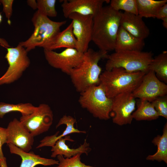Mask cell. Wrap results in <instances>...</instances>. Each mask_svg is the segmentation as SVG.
<instances>
[{
    "instance_id": "obj_1",
    "label": "cell",
    "mask_w": 167,
    "mask_h": 167,
    "mask_svg": "<svg viewBox=\"0 0 167 167\" xmlns=\"http://www.w3.org/2000/svg\"><path fill=\"white\" fill-rule=\"evenodd\" d=\"M121 15L109 5L103 6L93 16L92 41L99 50H114Z\"/></svg>"
},
{
    "instance_id": "obj_2",
    "label": "cell",
    "mask_w": 167,
    "mask_h": 167,
    "mask_svg": "<svg viewBox=\"0 0 167 167\" xmlns=\"http://www.w3.org/2000/svg\"><path fill=\"white\" fill-rule=\"evenodd\" d=\"M108 55L106 52L92 49L84 53L82 62L72 69L69 75L77 92L81 93L89 87L99 84L102 69L98 63L102 59H107Z\"/></svg>"
},
{
    "instance_id": "obj_3",
    "label": "cell",
    "mask_w": 167,
    "mask_h": 167,
    "mask_svg": "<svg viewBox=\"0 0 167 167\" xmlns=\"http://www.w3.org/2000/svg\"><path fill=\"white\" fill-rule=\"evenodd\" d=\"M146 73L128 72L122 68L114 67L101 73L99 84L104 88L107 96L113 98L122 93L133 92Z\"/></svg>"
},
{
    "instance_id": "obj_4",
    "label": "cell",
    "mask_w": 167,
    "mask_h": 167,
    "mask_svg": "<svg viewBox=\"0 0 167 167\" xmlns=\"http://www.w3.org/2000/svg\"><path fill=\"white\" fill-rule=\"evenodd\" d=\"M32 21L34 28L33 33L28 39L19 43L28 52L36 47L43 48L60 31L61 27L66 22V20H51L37 11L33 14Z\"/></svg>"
},
{
    "instance_id": "obj_5",
    "label": "cell",
    "mask_w": 167,
    "mask_h": 167,
    "mask_svg": "<svg viewBox=\"0 0 167 167\" xmlns=\"http://www.w3.org/2000/svg\"><path fill=\"white\" fill-rule=\"evenodd\" d=\"M151 52L122 51L109 55L105 65V70L121 67L128 72L147 73L153 58Z\"/></svg>"
},
{
    "instance_id": "obj_6",
    "label": "cell",
    "mask_w": 167,
    "mask_h": 167,
    "mask_svg": "<svg viewBox=\"0 0 167 167\" xmlns=\"http://www.w3.org/2000/svg\"><path fill=\"white\" fill-rule=\"evenodd\" d=\"M79 102L93 117L101 120L110 118L113 99L108 97L100 84L91 86L80 93Z\"/></svg>"
},
{
    "instance_id": "obj_7",
    "label": "cell",
    "mask_w": 167,
    "mask_h": 167,
    "mask_svg": "<svg viewBox=\"0 0 167 167\" xmlns=\"http://www.w3.org/2000/svg\"><path fill=\"white\" fill-rule=\"evenodd\" d=\"M6 49L7 53L5 58L9 66L6 72L0 77V85L11 84L18 80L30 64L28 52L19 44L16 47Z\"/></svg>"
},
{
    "instance_id": "obj_8",
    "label": "cell",
    "mask_w": 167,
    "mask_h": 167,
    "mask_svg": "<svg viewBox=\"0 0 167 167\" xmlns=\"http://www.w3.org/2000/svg\"><path fill=\"white\" fill-rule=\"evenodd\" d=\"M53 113L48 105L40 104L31 113L21 116L20 121L34 137L48 131L53 120Z\"/></svg>"
},
{
    "instance_id": "obj_9",
    "label": "cell",
    "mask_w": 167,
    "mask_h": 167,
    "mask_svg": "<svg viewBox=\"0 0 167 167\" xmlns=\"http://www.w3.org/2000/svg\"><path fill=\"white\" fill-rule=\"evenodd\" d=\"M45 58L52 67L69 75L72 69L83 61L84 53L75 48H66L61 52L44 49Z\"/></svg>"
},
{
    "instance_id": "obj_10",
    "label": "cell",
    "mask_w": 167,
    "mask_h": 167,
    "mask_svg": "<svg viewBox=\"0 0 167 167\" xmlns=\"http://www.w3.org/2000/svg\"><path fill=\"white\" fill-rule=\"evenodd\" d=\"M112 99L111 113L113 122L121 126L131 124L136 102L132 92L122 93Z\"/></svg>"
},
{
    "instance_id": "obj_11",
    "label": "cell",
    "mask_w": 167,
    "mask_h": 167,
    "mask_svg": "<svg viewBox=\"0 0 167 167\" xmlns=\"http://www.w3.org/2000/svg\"><path fill=\"white\" fill-rule=\"evenodd\" d=\"M93 16L73 13L68 17L72 20L73 32L77 41L76 49L83 53L88 49L92 41Z\"/></svg>"
},
{
    "instance_id": "obj_12",
    "label": "cell",
    "mask_w": 167,
    "mask_h": 167,
    "mask_svg": "<svg viewBox=\"0 0 167 167\" xmlns=\"http://www.w3.org/2000/svg\"><path fill=\"white\" fill-rule=\"evenodd\" d=\"M132 93L135 98L151 102L158 97L167 95V85L157 78L153 71L150 70Z\"/></svg>"
},
{
    "instance_id": "obj_13",
    "label": "cell",
    "mask_w": 167,
    "mask_h": 167,
    "mask_svg": "<svg viewBox=\"0 0 167 167\" xmlns=\"http://www.w3.org/2000/svg\"><path fill=\"white\" fill-rule=\"evenodd\" d=\"M6 129L7 144H12L27 152L31 150L34 143V137L19 120L14 118L9 122Z\"/></svg>"
},
{
    "instance_id": "obj_14",
    "label": "cell",
    "mask_w": 167,
    "mask_h": 167,
    "mask_svg": "<svg viewBox=\"0 0 167 167\" xmlns=\"http://www.w3.org/2000/svg\"><path fill=\"white\" fill-rule=\"evenodd\" d=\"M107 0H64L61 5L64 16L68 18L71 14L94 16L103 6Z\"/></svg>"
},
{
    "instance_id": "obj_15",
    "label": "cell",
    "mask_w": 167,
    "mask_h": 167,
    "mask_svg": "<svg viewBox=\"0 0 167 167\" xmlns=\"http://www.w3.org/2000/svg\"><path fill=\"white\" fill-rule=\"evenodd\" d=\"M139 15L121 12L120 26L134 36L144 40L150 34V30Z\"/></svg>"
},
{
    "instance_id": "obj_16",
    "label": "cell",
    "mask_w": 167,
    "mask_h": 167,
    "mask_svg": "<svg viewBox=\"0 0 167 167\" xmlns=\"http://www.w3.org/2000/svg\"><path fill=\"white\" fill-rule=\"evenodd\" d=\"M76 121V120L70 116L64 115L60 119L56 127L57 128L61 125L65 124L66 126L65 130L60 135H58L59 131H58L54 135L45 136L40 141L39 144L36 147V148H39L45 146L52 147L58 140L71 134L86 133V131H80L74 127V124Z\"/></svg>"
},
{
    "instance_id": "obj_17",
    "label": "cell",
    "mask_w": 167,
    "mask_h": 167,
    "mask_svg": "<svg viewBox=\"0 0 167 167\" xmlns=\"http://www.w3.org/2000/svg\"><path fill=\"white\" fill-rule=\"evenodd\" d=\"M7 145L11 154L17 155L21 158L19 167H35L39 165L50 166L58 164V160L41 157L33 152H25L11 143Z\"/></svg>"
},
{
    "instance_id": "obj_18",
    "label": "cell",
    "mask_w": 167,
    "mask_h": 167,
    "mask_svg": "<svg viewBox=\"0 0 167 167\" xmlns=\"http://www.w3.org/2000/svg\"><path fill=\"white\" fill-rule=\"evenodd\" d=\"M144 46V40L134 36L122 27H119L116 38L115 52L141 51Z\"/></svg>"
},
{
    "instance_id": "obj_19",
    "label": "cell",
    "mask_w": 167,
    "mask_h": 167,
    "mask_svg": "<svg viewBox=\"0 0 167 167\" xmlns=\"http://www.w3.org/2000/svg\"><path fill=\"white\" fill-rule=\"evenodd\" d=\"M77 41L73 32L72 22L62 31L59 32L44 45V49L53 50L62 48H76Z\"/></svg>"
},
{
    "instance_id": "obj_20",
    "label": "cell",
    "mask_w": 167,
    "mask_h": 167,
    "mask_svg": "<svg viewBox=\"0 0 167 167\" xmlns=\"http://www.w3.org/2000/svg\"><path fill=\"white\" fill-rule=\"evenodd\" d=\"M66 140L73 142L69 136H66L58 140L54 146L51 147L52 152L51 156L55 157L58 155H62L65 158H70L78 154L85 153L88 155L91 149L89 144L85 139L84 143L76 148H70L65 143Z\"/></svg>"
},
{
    "instance_id": "obj_21",
    "label": "cell",
    "mask_w": 167,
    "mask_h": 167,
    "mask_svg": "<svg viewBox=\"0 0 167 167\" xmlns=\"http://www.w3.org/2000/svg\"><path fill=\"white\" fill-rule=\"evenodd\" d=\"M136 109L132 113L133 118L136 121H151L158 119L159 116L151 102L139 99L136 102Z\"/></svg>"
},
{
    "instance_id": "obj_22",
    "label": "cell",
    "mask_w": 167,
    "mask_h": 167,
    "mask_svg": "<svg viewBox=\"0 0 167 167\" xmlns=\"http://www.w3.org/2000/svg\"><path fill=\"white\" fill-rule=\"evenodd\" d=\"M152 143L157 147L156 152L154 154L149 155L146 157L148 161L155 160L159 162L163 161L167 163V123L163 128L161 135H158L152 141Z\"/></svg>"
},
{
    "instance_id": "obj_23",
    "label": "cell",
    "mask_w": 167,
    "mask_h": 167,
    "mask_svg": "<svg viewBox=\"0 0 167 167\" xmlns=\"http://www.w3.org/2000/svg\"><path fill=\"white\" fill-rule=\"evenodd\" d=\"M138 15L142 18H155L158 10L167 3V0H136Z\"/></svg>"
},
{
    "instance_id": "obj_24",
    "label": "cell",
    "mask_w": 167,
    "mask_h": 167,
    "mask_svg": "<svg viewBox=\"0 0 167 167\" xmlns=\"http://www.w3.org/2000/svg\"><path fill=\"white\" fill-rule=\"evenodd\" d=\"M149 70L153 71L157 78L167 83V52L164 51L153 58L149 66Z\"/></svg>"
},
{
    "instance_id": "obj_25",
    "label": "cell",
    "mask_w": 167,
    "mask_h": 167,
    "mask_svg": "<svg viewBox=\"0 0 167 167\" xmlns=\"http://www.w3.org/2000/svg\"><path fill=\"white\" fill-rule=\"evenodd\" d=\"M36 107L29 103L14 104L1 102L0 118H2L6 114L12 112H19L22 116L28 115L34 111Z\"/></svg>"
},
{
    "instance_id": "obj_26",
    "label": "cell",
    "mask_w": 167,
    "mask_h": 167,
    "mask_svg": "<svg viewBox=\"0 0 167 167\" xmlns=\"http://www.w3.org/2000/svg\"><path fill=\"white\" fill-rule=\"evenodd\" d=\"M110 6L114 10L138 15L136 0H111L110 1Z\"/></svg>"
},
{
    "instance_id": "obj_27",
    "label": "cell",
    "mask_w": 167,
    "mask_h": 167,
    "mask_svg": "<svg viewBox=\"0 0 167 167\" xmlns=\"http://www.w3.org/2000/svg\"><path fill=\"white\" fill-rule=\"evenodd\" d=\"M37 11L48 17H55L57 12L55 8L56 0H37Z\"/></svg>"
},
{
    "instance_id": "obj_28",
    "label": "cell",
    "mask_w": 167,
    "mask_h": 167,
    "mask_svg": "<svg viewBox=\"0 0 167 167\" xmlns=\"http://www.w3.org/2000/svg\"><path fill=\"white\" fill-rule=\"evenodd\" d=\"M81 154H78L69 158L58 155L57 157L59 162L58 165L56 167H93L86 165L81 161Z\"/></svg>"
},
{
    "instance_id": "obj_29",
    "label": "cell",
    "mask_w": 167,
    "mask_h": 167,
    "mask_svg": "<svg viewBox=\"0 0 167 167\" xmlns=\"http://www.w3.org/2000/svg\"><path fill=\"white\" fill-rule=\"evenodd\" d=\"M159 116L167 119V96L158 97L151 102Z\"/></svg>"
},
{
    "instance_id": "obj_30",
    "label": "cell",
    "mask_w": 167,
    "mask_h": 167,
    "mask_svg": "<svg viewBox=\"0 0 167 167\" xmlns=\"http://www.w3.org/2000/svg\"><path fill=\"white\" fill-rule=\"evenodd\" d=\"M3 6V11L7 20L8 23L10 25V19L12 14V5L13 0H0Z\"/></svg>"
},
{
    "instance_id": "obj_31",
    "label": "cell",
    "mask_w": 167,
    "mask_h": 167,
    "mask_svg": "<svg viewBox=\"0 0 167 167\" xmlns=\"http://www.w3.org/2000/svg\"><path fill=\"white\" fill-rule=\"evenodd\" d=\"M7 140L6 129L0 126V159H2L4 157L2 148L4 144L6 143Z\"/></svg>"
},
{
    "instance_id": "obj_32",
    "label": "cell",
    "mask_w": 167,
    "mask_h": 167,
    "mask_svg": "<svg viewBox=\"0 0 167 167\" xmlns=\"http://www.w3.org/2000/svg\"><path fill=\"white\" fill-rule=\"evenodd\" d=\"M167 17V4L161 6L158 11L155 18L162 19Z\"/></svg>"
},
{
    "instance_id": "obj_33",
    "label": "cell",
    "mask_w": 167,
    "mask_h": 167,
    "mask_svg": "<svg viewBox=\"0 0 167 167\" xmlns=\"http://www.w3.org/2000/svg\"><path fill=\"white\" fill-rule=\"evenodd\" d=\"M0 1V5L1 4ZM2 20V16L0 13V24ZM0 45L5 47L6 48L11 47L8 43L4 39L0 37Z\"/></svg>"
},
{
    "instance_id": "obj_34",
    "label": "cell",
    "mask_w": 167,
    "mask_h": 167,
    "mask_svg": "<svg viewBox=\"0 0 167 167\" xmlns=\"http://www.w3.org/2000/svg\"><path fill=\"white\" fill-rule=\"evenodd\" d=\"M27 2L28 5L33 9L35 10L37 9V2L35 0H28Z\"/></svg>"
},
{
    "instance_id": "obj_35",
    "label": "cell",
    "mask_w": 167,
    "mask_h": 167,
    "mask_svg": "<svg viewBox=\"0 0 167 167\" xmlns=\"http://www.w3.org/2000/svg\"><path fill=\"white\" fill-rule=\"evenodd\" d=\"M0 167H8L6 158L5 157L2 159H0Z\"/></svg>"
},
{
    "instance_id": "obj_36",
    "label": "cell",
    "mask_w": 167,
    "mask_h": 167,
    "mask_svg": "<svg viewBox=\"0 0 167 167\" xmlns=\"http://www.w3.org/2000/svg\"><path fill=\"white\" fill-rule=\"evenodd\" d=\"M163 26L166 29L167 28V17L162 19Z\"/></svg>"
}]
</instances>
